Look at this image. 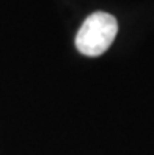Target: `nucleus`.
Returning a JSON list of instances; mask_svg holds the SVG:
<instances>
[{"label":"nucleus","instance_id":"f257e3e1","mask_svg":"<svg viewBox=\"0 0 154 155\" xmlns=\"http://www.w3.org/2000/svg\"><path fill=\"white\" fill-rule=\"evenodd\" d=\"M116 33L118 22L116 19L104 11H96L90 14L76 35V47L87 57H99L108 50Z\"/></svg>","mask_w":154,"mask_h":155}]
</instances>
